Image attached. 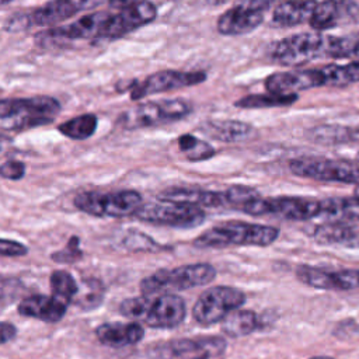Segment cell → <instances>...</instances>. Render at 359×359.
Segmentation results:
<instances>
[{
  "mask_svg": "<svg viewBox=\"0 0 359 359\" xmlns=\"http://www.w3.org/2000/svg\"><path fill=\"white\" fill-rule=\"evenodd\" d=\"M266 212L290 220H309L321 215V201L300 196H276L266 199Z\"/></svg>",
  "mask_w": 359,
  "mask_h": 359,
  "instance_id": "cell-22",
  "label": "cell"
},
{
  "mask_svg": "<svg viewBox=\"0 0 359 359\" xmlns=\"http://www.w3.org/2000/svg\"><path fill=\"white\" fill-rule=\"evenodd\" d=\"M10 1H13V0H0V6H3V4H7V3H10Z\"/></svg>",
  "mask_w": 359,
  "mask_h": 359,
  "instance_id": "cell-45",
  "label": "cell"
},
{
  "mask_svg": "<svg viewBox=\"0 0 359 359\" xmlns=\"http://www.w3.org/2000/svg\"><path fill=\"white\" fill-rule=\"evenodd\" d=\"M227 348L222 337L178 338L164 342L157 348L161 359H220Z\"/></svg>",
  "mask_w": 359,
  "mask_h": 359,
  "instance_id": "cell-13",
  "label": "cell"
},
{
  "mask_svg": "<svg viewBox=\"0 0 359 359\" xmlns=\"http://www.w3.org/2000/svg\"><path fill=\"white\" fill-rule=\"evenodd\" d=\"M289 168L294 175L317 181H334L359 185V163L325 157H297Z\"/></svg>",
  "mask_w": 359,
  "mask_h": 359,
  "instance_id": "cell-10",
  "label": "cell"
},
{
  "mask_svg": "<svg viewBox=\"0 0 359 359\" xmlns=\"http://www.w3.org/2000/svg\"><path fill=\"white\" fill-rule=\"evenodd\" d=\"M126 248H135V250H146V251H157L161 250V245L157 244L153 238L147 237L143 233H129L125 238Z\"/></svg>",
  "mask_w": 359,
  "mask_h": 359,
  "instance_id": "cell-36",
  "label": "cell"
},
{
  "mask_svg": "<svg viewBox=\"0 0 359 359\" xmlns=\"http://www.w3.org/2000/svg\"><path fill=\"white\" fill-rule=\"evenodd\" d=\"M297 101L296 94H250L244 95L234 102L237 108H272V107H289Z\"/></svg>",
  "mask_w": 359,
  "mask_h": 359,
  "instance_id": "cell-30",
  "label": "cell"
},
{
  "mask_svg": "<svg viewBox=\"0 0 359 359\" xmlns=\"http://www.w3.org/2000/svg\"><path fill=\"white\" fill-rule=\"evenodd\" d=\"M224 206L240 210L251 216L266 215V199L251 187L247 185H231L223 191Z\"/></svg>",
  "mask_w": 359,
  "mask_h": 359,
  "instance_id": "cell-25",
  "label": "cell"
},
{
  "mask_svg": "<svg viewBox=\"0 0 359 359\" xmlns=\"http://www.w3.org/2000/svg\"><path fill=\"white\" fill-rule=\"evenodd\" d=\"M28 252V247L15 240L0 238V257H22Z\"/></svg>",
  "mask_w": 359,
  "mask_h": 359,
  "instance_id": "cell-38",
  "label": "cell"
},
{
  "mask_svg": "<svg viewBox=\"0 0 359 359\" xmlns=\"http://www.w3.org/2000/svg\"><path fill=\"white\" fill-rule=\"evenodd\" d=\"M123 317L151 328H175L187 316L185 300L175 293H156L128 297L121 302Z\"/></svg>",
  "mask_w": 359,
  "mask_h": 359,
  "instance_id": "cell-1",
  "label": "cell"
},
{
  "mask_svg": "<svg viewBox=\"0 0 359 359\" xmlns=\"http://www.w3.org/2000/svg\"><path fill=\"white\" fill-rule=\"evenodd\" d=\"M273 3L275 0H238L217 18V31L229 36L248 34L264 22L265 13Z\"/></svg>",
  "mask_w": 359,
  "mask_h": 359,
  "instance_id": "cell-12",
  "label": "cell"
},
{
  "mask_svg": "<svg viewBox=\"0 0 359 359\" xmlns=\"http://www.w3.org/2000/svg\"><path fill=\"white\" fill-rule=\"evenodd\" d=\"M139 0H108V4L112 7V8H116L119 11L122 10H126L129 7H132L135 3H137Z\"/></svg>",
  "mask_w": 359,
  "mask_h": 359,
  "instance_id": "cell-40",
  "label": "cell"
},
{
  "mask_svg": "<svg viewBox=\"0 0 359 359\" xmlns=\"http://www.w3.org/2000/svg\"><path fill=\"white\" fill-rule=\"evenodd\" d=\"M359 21V3L355 0H323L317 3L309 21L318 31L351 25Z\"/></svg>",
  "mask_w": 359,
  "mask_h": 359,
  "instance_id": "cell-16",
  "label": "cell"
},
{
  "mask_svg": "<svg viewBox=\"0 0 359 359\" xmlns=\"http://www.w3.org/2000/svg\"><path fill=\"white\" fill-rule=\"evenodd\" d=\"M244 302L245 294L237 287L226 285L212 286L196 299L192 307V317L198 324L208 327L222 323L231 311L240 309Z\"/></svg>",
  "mask_w": 359,
  "mask_h": 359,
  "instance_id": "cell-8",
  "label": "cell"
},
{
  "mask_svg": "<svg viewBox=\"0 0 359 359\" xmlns=\"http://www.w3.org/2000/svg\"><path fill=\"white\" fill-rule=\"evenodd\" d=\"M74 206L95 217H126L133 216L142 206V195L133 189L111 192L86 191L76 195Z\"/></svg>",
  "mask_w": 359,
  "mask_h": 359,
  "instance_id": "cell-5",
  "label": "cell"
},
{
  "mask_svg": "<svg viewBox=\"0 0 359 359\" xmlns=\"http://www.w3.org/2000/svg\"><path fill=\"white\" fill-rule=\"evenodd\" d=\"M205 72H180V70H163L147 76L144 80L132 86L130 98L137 101L146 95L167 93L184 87L201 84L206 80Z\"/></svg>",
  "mask_w": 359,
  "mask_h": 359,
  "instance_id": "cell-14",
  "label": "cell"
},
{
  "mask_svg": "<svg viewBox=\"0 0 359 359\" xmlns=\"http://www.w3.org/2000/svg\"><path fill=\"white\" fill-rule=\"evenodd\" d=\"M199 130L210 139L234 143L248 140L254 133V126L236 119H212L201 123Z\"/></svg>",
  "mask_w": 359,
  "mask_h": 359,
  "instance_id": "cell-24",
  "label": "cell"
},
{
  "mask_svg": "<svg viewBox=\"0 0 359 359\" xmlns=\"http://www.w3.org/2000/svg\"><path fill=\"white\" fill-rule=\"evenodd\" d=\"M178 147L189 161L209 160L216 154V150L210 143L201 140L191 133H184L178 137Z\"/></svg>",
  "mask_w": 359,
  "mask_h": 359,
  "instance_id": "cell-32",
  "label": "cell"
},
{
  "mask_svg": "<svg viewBox=\"0 0 359 359\" xmlns=\"http://www.w3.org/2000/svg\"><path fill=\"white\" fill-rule=\"evenodd\" d=\"M112 13L101 10L87 14L67 25L48 29L41 36L46 41H62V39H100L102 38L104 28L109 21Z\"/></svg>",
  "mask_w": 359,
  "mask_h": 359,
  "instance_id": "cell-18",
  "label": "cell"
},
{
  "mask_svg": "<svg viewBox=\"0 0 359 359\" xmlns=\"http://www.w3.org/2000/svg\"><path fill=\"white\" fill-rule=\"evenodd\" d=\"M60 112L56 98L35 95L29 98H0V119H14L13 129L50 123Z\"/></svg>",
  "mask_w": 359,
  "mask_h": 359,
  "instance_id": "cell-6",
  "label": "cell"
},
{
  "mask_svg": "<svg viewBox=\"0 0 359 359\" xmlns=\"http://www.w3.org/2000/svg\"><path fill=\"white\" fill-rule=\"evenodd\" d=\"M317 3V0H285L275 6L272 11V24L287 28L309 22Z\"/></svg>",
  "mask_w": 359,
  "mask_h": 359,
  "instance_id": "cell-26",
  "label": "cell"
},
{
  "mask_svg": "<svg viewBox=\"0 0 359 359\" xmlns=\"http://www.w3.org/2000/svg\"><path fill=\"white\" fill-rule=\"evenodd\" d=\"M157 17V7L149 0H139L132 7L112 14L107 22L102 38L116 39L121 38L151 21Z\"/></svg>",
  "mask_w": 359,
  "mask_h": 359,
  "instance_id": "cell-17",
  "label": "cell"
},
{
  "mask_svg": "<svg viewBox=\"0 0 359 359\" xmlns=\"http://www.w3.org/2000/svg\"><path fill=\"white\" fill-rule=\"evenodd\" d=\"M325 86H346L359 81V62L348 65H327L320 67Z\"/></svg>",
  "mask_w": 359,
  "mask_h": 359,
  "instance_id": "cell-31",
  "label": "cell"
},
{
  "mask_svg": "<svg viewBox=\"0 0 359 359\" xmlns=\"http://www.w3.org/2000/svg\"><path fill=\"white\" fill-rule=\"evenodd\" d=\"M157 199L160 201H170L177 203H187L199 208H219L224 206L223 192L209 191L202 188H192V187H171L163 189Z\"/></svg>",
  "mask_w": 359,
  "mask_h": 359,
  "instance_id": "cell-23",
  "label": "cell"
},
{
  "mask_svg": "<svg viewBox=\"0 0 359 359\" xmlns=\"http://www.w3.org/2000/svg\"><path fill=\"white\" fill-rule=\"evenodd\" d=\"M321 86H325L321 69L278 72L265 79V88L273 94H296Z\"/></svg>",
  "mask_w": 359,
  "mask_h": 359,
  "instance_id": "cell-19",
  "label": "cell"
},
{
  "mask_svg": "<svg viewBox=\"0 0 359 359\" xmlns=\"http://www.w3.org/2000/svg\"><path fill=\"white\" fill-rule=\"evenodd\" d=\"M83 255V251L80 248V238L77 236H72L66 244L65 248L53 252L50 255V258L55 262H60V264H72L77 259H80Z\"/></svg>",
  "mask_w": 359,
  "mask_h": 359,
  "instance_id": "cell-35",
  "label": "cell"
},
{
  "mask_svg": "<svg viewBox=\"0 0 359 359\" xmlns=\"http://www.w3.org/2000/svg\"><path fill=\"white\" fill-rule=\"evenodd\" d=\"M296 278L311 287L325 290H352L359 289V269L327 271L317 266L300 265Z\"/></svg>",
  "mask_w": 359,
  "mask_h": 359,
  "instance_id": "cell-15",
  "label": "cell"
},
{
  "mask_svg": "<svg viewBox=\"0 0 359 359\" xmlns=\"http://www.w3.org/2000/svg\"><path fill=\"white\" fill-rule=\"evenodd\" d=\"M310 359H332L330 356H314V358H310Z\"/></svg>",
  "mask_w": 359,
  "mask_h": 359,
  "instance_id": "cell-44",
  "label": "cell"
},
{
  "mask_svg": "<svg viewBox=\"0 0 359 359\" xmlns=\"http://www.w3.org/2000/svg\"><path fill=\"white\" fill-rule=\"evenodd\" d=\"M97 339L109 348H125L139 344L144 337V328L136 321H109L95 328Z\"/></svg>",
  "mask_w": 359,
  "mask_h": 359,
  "instance_id": "cell-21",
  "label": "cell"
},
{
  "mask_svg": "<svg viewBox=\"0 0 359 359\" xmlns=\"http://www.w3.org/2000/svg\"><path fill=\"white\" fill-rule=\"evenodd\" d=\"M328 57H359V32L331 36Z\"/></svg>",
  "mask_w": 359,
  "mask_h": 359,
  "instance_id": "cell-34",
  "label": "cell"
},
{
  "mask_svg": "<svg viewBox=\"0 0 359 359\" xmlns=\"http://www.w3.org/2000/svg\"><path fill=\"white\" fill-rule=\"evenodd\" d=\"M313 237L323 244H352L358 238V234L353 227L337 222L316 227Z\"/></svg>",
  "mask_w": 359,
  "mask_h": 359,
  "instance_id": "cell-29",
  "label": "cell"
},
{
  "mask_svg": "<svg viewBox=\"0 0 359 359\" xmlns=\"http://www.w3.org/2000/svg\"><path fill=\"white\" fill-rule=\"evenodd\" d=\"M17 335V328L13 323L0 321V345L11 341Z\"/></svg>",
  "mask_w": 359,
  "mask_h": 359,
  "instance_id": "cell-39",
  "label": "cell"
},
{
  "mask_svg": "<svg viewBox=\"0 0 359 359\" xmlns=\"http://www.w3.org/2000/svg\"><path fill=\"white\" fill-rule=\"evenodd\" d=\"M52 294L66 303H72L74 296L79 293V286L73 275L65 269H56L49 278Z\"/></svg>",
  "mask_w": 359,
  "mask_h": 359,
  "instance_id": "cell-33",
  "label": "cell"
},
{
  "mask_svg": "<svg viewBox=\"0 0 359 359\" xmlns=\"http://www.w3.org/2000/svg\"><path fill=\"white\" fill-rule=\"evenodd\" d=\"M358 160H359V153H358Z\"/></svg>",
  "mask_w": 359,
  "mask_h": 359,
  "instance_id": "cell-46",
  "label": "cell"
},
{
  "mask_svg": "<svg viewBox=\"0 0 359 359\" xmlns=\"http://www.w3.org/2000/svg\"><path fill=\"white\" fill-rule=\"evenodd\" d=\"M353 198L359 202V185H356V188H355V191H353Z\"/></svg>",
  "mask_w": 359,
  "mask_h": 359,
  "instance_id": "cell-43",
  "label": "cell"
},
{
  "mask_svg": "<svg viewBox=\"0 0 359 359\" xmlns=\"http://www.w3.org/2000/svg\"><path fill=\"white\" fill-rule=\"evenodd\" d=\"M216 278V268L208 262L180 265L171 269H158L143 278L139 289L143 294L171 293L208 285Z\"/></svg>",
  "mask_w": 359,
  "mask_h": 359,
  "instance_id": "cell-3",
  "label": "cell"
},
{
  "mask_svg": "<svg viewBox=\"0 0 359 359\" xmlns=\"http://www.w3.org/2000/svg\"><path fill=\"white\" fill-rule=\"evenodd\" d=\"M227 1H230V0H206V3L210 4V6H220V4H224Z\"/></svg>",
  "mask_w": 359,
  "mask_h": 359,
  "instance_id": "cell-41",
  "label": "cell"
},
{
  "mask_svg": "<svg viewBox=\"0 0 359 359\" xmlns=\"http://www.w3.org/2000/svg\"><path fill=\"white\" fill-rule=\"evenodd\" d=\"M191 111V104L181 98L146 101L122 112L118 118V123L125 129L154 128L181 121L189 115Z\"/></svg>",
  "mask_w": 359,
  "mask_h": 359,
  "instance_id": "cell-4",
  "label": "cell"
},
{
  "mask_svg": "<svg viewBox=\"0 0 359 359\" xmlns=\"http://www.w3.org/2000/svg\"><path fill=\"white\" fill-rule=\"evenodd\" d=\"M331 36L317 32H300L279 41L271 59L282 66H302L318 57H328Z\"/></svg>",
  "mask_w": 359,
  "mask_h": 359,
  "instance_id": "cell-7",
  "label": "cell"
},
{
  "mask_svg": "<svg viewBox=\"0 0 359 359\" xmlns=\"http://www.w3.org/2000/svg\"><path fill=\"white\" fill-rule=\"evenodd\" d=\"M133 216L142 222L177 229L196 227L202 224L206 217L205 210L199 206L160 199L151 203H142Z\"/></svg>",
  "mask_w": 359,
  "mask_h": 359,
  "instance_id": "cell-9",
  "label": "cell"
},
{
  "mask_svg": "<svg viewBox=\"0 0 359 359\" xmlns=\"http://www.w3.org/2000/svg\"><path fill=\"white\" fill-rule=\"evenodd\" d=\"M258 317L252 310H234L222 321V331L231 338L252 334L258 328Z\"/></svg>",
  "mask_w": 359,
  "mask_h": 359,
  "instance_id": "cell-27",
  "label": "cell"
},
{
  "mask_svg": "<svg viewBox=\"0 0 359 359\" xmlns=\"http://www.w3.org/2000/svg\"><path fill=\"white\" fill-rule=\"evenodd\" d=\"M67 307L69 303L53 294H31L18 303V313L45 323H57L65 317Z\"/></svg>",
  "mask_w": 359,
  "mask_h": 359,
  "instance_id": "cell-20",
  "label": "cell"
},
{
  "mask_svg": "<svg viewBox=\"0 0 359 359\" xmlns=\"http://www.w3.org/2000/svg\"><path fill=\"white\" fill-rule=\"evenodd\" d=\"M25 164L18 160H8L3 164H0V177L11 181L21 180L25 175Z\"/></svg>",
  "mask_w": 359,
  "mask_h": 359,
  "instance_id": "cell-37",
  "label": "cell"
},
{
  "mask_svg": "<svg viewBox=\"0 0 359 359\" xmlns=\"http://www.w3.org/2000/svg\"><path fill=\"white\" fill-rule=\"evenodd\" d=\"M7 142H8V139H6L4 136H1V135H0V151H1V150L6 147Z\"/></svg>",
  "mask_w": 359,
  "mask_h": 359,
  "instance_id": "cell-42",
  "label": "cell"
},
{
  "mask_svg": "<svg viewBox=\"0 0 359 359\" xmlns=\"http://www.w3.org/2000/svg\"><path fill=\"white\" fill-rule=\"evenodd\" d=\"M98 119L94 114H83L70 118L57 126V130L73 140H86L97 130Z\"/></svg>",
  "mask_w": 359,
  "mask_h": 359,
  "instance_id": "cell-28",
  "label": "cell"
},
{
  "mask_svg": "<svg viewBox=\"0 0 359 359\" xmlns=\"http://www.w3.org/2000/svg\"><path fill=\"white\" fill-rule=\"evenodd\" d=\"M278 236L279 230L272 226L230 220L205 230L192 244L199 248H222L229 245L266 247L272 244Z\"/></svg>",
  "mask_w": 359,
  "mask_h": 359,
  "instance_id": "cell-2",
  "label": "cell"
},
{
  "mask_svg": "<svg viewBox=\"0 0 359 359\" xmlns=\"http://www.w3.org/2000/svg\"><path fill=\"white\" fill-rule=\"evenodd\" d=\"M104 0H50L42 7H38L25 14H17L8 20L6 29L21 31L28 27H49L55 25L72 15L80 13L81 10L91 8Z\"/></svg>",
  "mask_w": 359,
  "mask_h": 359,
  "instance_id": "cell-11",
  "label": "cell"
}]
</instances>
